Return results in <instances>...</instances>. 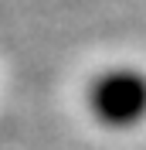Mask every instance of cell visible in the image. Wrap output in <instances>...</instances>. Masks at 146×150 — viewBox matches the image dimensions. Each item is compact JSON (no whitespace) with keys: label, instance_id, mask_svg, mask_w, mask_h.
Segmentation results:
<instances>
[{"label":"cell","instance_id":"1","mask_svg":"<svg viewBox=\"0 0 146 150\" xmlns=\"http://www.w3.org/2000/svg\"><path fill=\"white\" fill-rule=\"evenodd\" d=\"M92 120L109 130H133L146 120V75L139 68H105L85 89Z\"/></svg>","mask_w":146,"mask_h":150}]
</instances>
